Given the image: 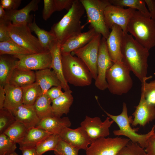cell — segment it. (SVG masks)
Here are the masks:
<instances>
[{
  "label": "cell",
  "instance_id": "1",
  "mask_svg": "<svg viewBox=\"0 0 155 155\" xmlns=\"http://www.w3.org/2000/svg\"><path fill=\"white\" fill-rule=\"evenodd\" d=\"M121 51L123 61L142 83L151 78L147 77L149 50L139 43L133 36L124 35Z\"/></svg>",
  "mask_w": 155,
  "mask_h": 155
},
{
  "label": "cell",
  "instance_id": "2",
  "mask_svg": "<svg viewBox=\"0 0 155 155\" xmlns=\"http://www.w3.org/2000/svg\"><path fill=\"white\" fill-rule=\"evenodd\" d=\"M84 8L80 0H74L71 8L58 22L54 24L51 31L61 45L68 39L82 32L80 19Z\"/></svg>",
  "mask_w": 155,
  "mask_h": 155
},
{
  "label": "cell",
  "instance_id": "3",
  "mask_svg": "<svg viewBox=\"0 0 155 155\" xmlns=\"http://www.w3.org/2000/svg\"><path fill=\"white\" fill-rule=\"evenodd\" d=\"M61 54L63 74L67 82L77 87L90 85L92 77L83 61L70 53Z\"/></svg>",
  "mask_w": 155,
  "mask_h": 155
},
{
  "label": "cell",
  "instance_id": "4",
  "mask_svg": "<svg viewBox=\"0 0 155 155\" xmlns=\"http://www.w3.org/2000/svg\"><path fill=\"white\" fill-rule=\"evenodd\" d=\"M127 30L139 43L149 50L155 46V20L136 10Z\"/></svg>",
  "mask_w": 155,
  "mask_h": 155
},
{
  "label": "cell",
  "instance_id": "5",
  "mask_svg": "<svg viewBox=\"0 0 155 155\" xmlns=\"http://www.w3.org/2000/svg\"><path fill=\"white\" fill-rule=\"evenodd\" d=\"M107 116L111 119L118 126L119 129L115 130L113 133L115 135H124L129 138L133 143L139 144L142 148H145L147 141L150 137L155 132V125H154L150 131L146 134H140L136 132L139 128H132L131 126L133 121L132 116H128L126 104L123 103L122 111L121 113L117 115H112L103 109Z\"/></svg>",
  "mask_w": 155,
  "mask_h": 155
},
{
  "label": "cell",
  "instance_id": "6",
  "mask_svg": "<svg viewBox=\"0 0 155 155\" xmlns=\"http://www.w3.org/2000/svg\"><path fill=\"white\" fill-rule=\"evenodd\" d=\"M130 70L122 61L113 63L106 75L107 88L111 94L121 95L127 93L132 88L133 81Z\"/></svg>",
  "mask_w": 155,
  "mask_h": 155
},
{
  "label": "cell",
  "instance_id": "7",
  "mask_svg": "<svg viewBox=\"0 0 155 155\" xmlns=\"http://www.w3.org/2000/svg\"><path fill=\"white\" fill-rule=\"evenodd\" d=\"M86 12L88 20L91 28L106 39L110 32L104 20V10L111 5L109 0H80Z\"/></svg>",
  "mask_w": 155,
  "mask_h": 155
},
{
  "label": "cell",
  "instance_id": "8",
  "mask_svg": "<svg viewBox=\"0 0 155 155\" xmlns=\"http://www.w3.org/2000/svg\"><path fill=\"white\" fill-rule=\"evenodd\" d=\"M11 39L33 53L44 52L38 38L33 36L28 24L14 25L11 22L8 26Z\"/></svg>",
  "mask_w": 155,
  "mask_h": 155
},
{
  "label": "cell",
  "instance_id": "9",
  "mask_svg": "<svg viewBox=\"0 0 155 155\" xmlns=\"http://www.w3.org/2000/svg\"><path fill=\"white\" fill-rule=\"evenodd\" d=\"M129 141L121 137H101L92 142L86 150V155H117Z\"/></svg>",
  "mask_w": 155,
  "mask_h": 155
},
{
  "label": "cell",
  "instance_id": "10",
  "mask_svg": "<svg viewBox=\"0 0 155 155\" xmlns=\"http://www.w3.org/2000/svg\"><path fill=\"white\" fill-rule=\"evenodd\" d=\"M101 36L97 33L89 43L72 52L86 65L95 80L97 76V60Z\"/></svg>",
  "mask_w": 155,
  "mask_h": 155
},
{
  "label": "cell",
  "instance_id": "11",
  "mask_svg": "<svg viewBox=\"0 0 155 155\" xmlns=\"http://www.w3.org/2000/svg\"><path fill=\"white\" fill-rule=\"evenodd\" d=\"M135 10L131 8L124 9V7L110 5L104 10L106 24L111 29L114 24L118 26L122 29L124 35L128 33V25Z\"/></svg>",
  "mask_w": 155,
  "mask_h": 155
},
{
  "label": "cell",
  "instance_id": "12",
  "mask_svg": "<svg viewBox=\"0 0 155 155\" xmlns=\"http://www.w3.org/2000/svg\"><path fill=\"white\" fill-rule=\"evenodd\" d=\"M16 57L18 59L16 69L37 71L51 68L52 58L50 51L21 55Z\"/></svg>",
  "mask_w": 155,
  "mask_h": 155
},
{
  "label": "cell",
  "instance_id": "13",
  "mask_svg": "<svg viewBox=\"0 0 155 155\" xmlns=\"http://www.w3.org/2000/svg\"><path fill=\"white\" fill-rule=\"evenodd\" d=\"M113 63L108 53L106 39L102 37L100 40L98 53L97 64V76L94 83L95 86L98 89L104 90L107 88L106 73Z\"/></svg>",
  "mask_w": 155,
  "mask_h": 155
},
{
  "label": "cell",
  "instance_id": "14",
  "mask_svg": "<svg viewBox=\"0 0 155 155\" xmlns=\"http://www.w3.org/2000/svg\"><path fill=\"white\" fill-rule=\"evenodd\" d=\"M110 119L108 117L102 122L99 117L91 118L86 115L80 125L85 130L92 142L100 137L109 135V128L114 122L113 120L110 121Z\"/></svg>",
  "mask_w": 155,
  "mask_h": 155
},
{
  "label": "cell",
  "instance_id": "15",
  "mask_svg": "<svg viewBox=\"0 0 155 155\" xmlns=\"http://www.w3.org/2000/svg\"><path fill=\"white\" fill-rule=\"evenodd\" d=\"M59 135L60 139L79 150H86L92 142L85 130L81 126L74 129L65 127Z\"/></svg>",
  "mask_w": 155,
  "mask_h": 155
},
{
  "label": "cell",
  "instance_id": "16",
  "mask_svg": "<svg viewBox=\"0 0 155 155\" xmlns=\"http://www.w3.org/2000/svg\"><path fill=\"white\" fill-rule=\"evenodd\" d=\"M108 38L106 39V45L110 58L113 63L123 61L121 51L122 40L124 35L121 28L114 24Z\"/></svg>",
  "mask_w": 155,
  "mask_h": 155
},
{
  "label": "cell",
  "instance_id": "17",
  "mask_svg": "<svg viewBox=\"0 0 155 155\" xmlns=\"http://www.w3.org/2000/svg\"><path fill=\"white\" fill-rule=\"evenodd\" d=\"M40 0H32L23 8L19 10L6 11V16L4 19L7 20L14 25L28 24L32 22L34 18L30 13L35 11L38 8Z\"/></svg>",
  "mask_w": 155,
  "mask_h": 155
},
{
  "label": "cell",
  "instance_id": "18",
  "mask_svg": "<svg viewBox=\"0 0 155 155\" xmlns=\"http://www.w3.org/2000/svg\"><path fill=\"white\" fill-rule=\"evenodd\" d=\"M135 107V110L132 114L134 117L132 126L139 125L144 127L155 119V106L148 103L142 93L139 103Z\"/></svg>",
  "mask_w": 155,
  "mask_h": 155
},
{
  "label": "cell",
  "instance_id": "19",
  "mask_svg": "<svg viewBox=\"0 0 155 155\" xmlns=\"http://www.w3.org/2000/svg\"><path fill=\"white\" fill-rule=\"evenodd\" d=\"M97 33L91 28L87 32L70 38L61 45V53H70L82 47L89 43Z\"/></svg>",
  "mask_w": 155,
  "mask_h": 155
},
{
  "label": "cell",
  "instance_id": "20",
  "mask_svg": "<svg viewBox=\"0 0 155 155\" xmlns=\"http://www.w3.org/2000/svg\"><path fill=\"white\" fill-rule=\"evenodd\" d=\"M12 112L16 120L23 123L28 129L36 127L40 120L34 105L23 104Z\"/></svg>",
  "mask_w": 155,
  "mask_h": 155
},
{
  "label": "cell",
  "instance_id": "21",
  "mask_svg": "<svg viewBox=\"0 0 155 155\" xmlns=\"http://www.w3.org/2000/svg\"><path fill=\"white\" fill-rule=\"evenodd\" d=\"M71 122L68 117L54 116L41 119L37 126V128L44 129L53 134H59L65 127H69Z\"/></svg>",
  "mask_w": 155,
  "mask_h": 155
},
{
  "label": "cell",
  "instance_id": "22",
  "mask_svg": "<svg viewBox=\"0 0 155 155\" xmlns=\"http://www.w3.org/2000/svg\"><path fill=\"white\" fill-rule=\"evenodd\" d=\"M61 45L57 40L53 44L50 49L52 58L51 68L55 71L60 80L62 89L65 91L70 89V88L63 74L60 50Z\"/></svg>",
  "mask_w": 155,
  "mask_h": 155
},
{
  "label": "cell",
  "instance_id": "23",
  "mask_svg": "<svg viewBox=\"0 0 155 155\" xmlns=\"http://www.w3.org/2000/svg\"><path fill=\"white\" fill-rule=\"evenodd\" d=\"M35 74V82L39 85L43 94H45L52 86H61L60 81L56 74L51 69L36 71Z\"/></svg>",
  "mask_w": 155,
  "mask_h": 155
},
{
  "label": "cell",
  "instance_id": "24",
  "mask_svg": "<svg viewBox=\"0 0 155 155\" xmlns=\"http://www.w3.org/2000/svg\"><path fill=\"white\" fill-rule=\"evenodd\" d=\"M52 134L45 130L32 127L28 129L25 136L18 143L19 149H22L35 147L40 142Z\"/></svg>",
  "mask_w": 155,
  "mask_h": 155
},
{
  "label": "cell",
  "instance_id": "25",
  "mask_svg": "<svg viewBox=\"0 0 155 155\" xmlns=\"http://www.w3.org/2000/svg\"><path fill=\"white\" fill-rule=\"evenodd\" d=\"M4 88L5 98L3 108L12 111L23 104L22 88L15 86L9 84H7Z\"/></svg>",
  "mask_w": 155,
  "mask_h": 155
},
{
  "label": "cell",
  "instance_id": "26",
  "mask_svg": "<svg viewBox=\"0 0 155 155\" xmlns=\"http://www.w3.org/2000/svg\"><path fill=\"white\" fill-rule=\"evenodd\" d=\"M18 59L9 55H0V86L3 87L9 84Z\"/></svg>",
  "mask_w": 155,
  "mask_h": 155
},
{
  "label": "cell",
  "instance_id": "27",
  "mask_svg": "<svg viewBox=\"0 0 155 155\" xmlns=\"http://www.w3.org/2000/svg\"><path fill=\"white\" fill-rule=\"evenodd\" d=\"M72 92L70 89L65 91L63 94L52 101V107L55 116L61 117L69 112L73 101Z\"/></svg>",
  "mask_w": 155,
  "mask_h": 155
},
{
  "label": "cell",
  "instance_id": "28",
  "mask_svg": "<svg viewBox=\"0 0 155 155\" xmlns=\"http://www.w3.org/2000/svg\"><path fill=\"white\" fill-rule=\"evenodd\" d=\"M28 25L31 31L34 32L37 35L44 52L50 51V49L57 39L54 34L51 31H48L40 28L36 24L35 19Z\"/></svg>",
  "mask_w": 155,
  "mask_h": 155
},
{
  "label": "cell",
  "instance_id": "29",
  "mask_svg": "<svg viewBox=\"0 0 155 155\" xmlns=\"http://www.w3.org/2000/svg\"><path fill=\"white\" fill-rule=\"evenodd\" d=\"M35 81V72L16 68L13 71L9 84L16 87L23 88Z\"/></svg>",
  "mask_w": 155,
  "mask_h": 155
},
{
  "label": "cell",
  "instance_id": "30",
  "mask_svg": "<svg viewBox=\"0 0 155 155\" xmlns=\"http://www.w3.org/2000/svg\"><path fill=\"white\" fill-rule=\"evenodd\" d=\"M52 101L46 94H42L34 104L36 114L41 120L54 116L51 103Z\"/></svg>",
  "mask_w": 155,
  "mask_h": 155
},
{
  "label": "cell",
  "instance_id": "31",
  "mask_svg": "<svg viewBox=\"0 0 155 155\" xmlns=\"http://www.w3.org/2000/svg\"><path fill=\"white\" fill-rule=\"evenodd\" d=\"M22 88L24 104L34 105L38 98L43 94L40 87L35 82Z\"/></svg>",
  "mask_w": 155,
  "mask_h": 155
},
{
  "label": "cell",
  "instance_id": "32",
  "mask_svg": "<svg viewBox=\"0 0 155 155\" xmlns=\"http://www.w3.org/2000/svg\"><path fill=\"white\" fill-rule=\"evenodd\" d=\"M33 54L19 46L11 40L0 42V55L7 54L16 57Z\"/></svg>",
  "mask_w": 155,
  "mask_h": 155
},
{
  "label": "cell",
  "instance_id": "33",
  "mask_svg": "<svg viewBox=\"0 0 155 155\" xmlns=\"http://www.w3.org/2000/svg\"><path fill=\"white\" fill-rule=\"evenodd\" d=\"M111 5L122 7H128L140 12L150 18V13L144 0H109Z\"/></svg>",
  "mask_w": 155,
  "mask_h": 155
},
{
  "label": "cell",
  "instance_id": "34",
  "mask_svg": "<svg viewBox=\"0 0 155 155\" xmlns=\"http://www.w3.org/2000/svg\"><path fill=\"white\" fill-rule=\"evenodd\" d=\"M28 129L24 124L16 120L3 133L13 141L18 144L24 137Z\"/></svg>",
  "mask_w": 155,
  "mask_h": 155
},
{
  "label": "cell",
  "instance_id": "35",
  "mask_svg": "<svg viewBox=\"0 0 155 155\" xmlns=\"http://www.w3.org/2000/svg\"><path fill=\"white\" fill-rule=\"evenodd\" d=\"M60 139L58 134H52L47 137L35 147L38 155H41L49 151H54Z\"/></svg>",
  "mask_w": 155,
  "mask_h": 155
},
{
  "label": "cell",
  "instance_id": "36",
  "mask_svg": "<svg viewBox=\"0 0 155 155\" xmlns=\"http://www.w3.org/2000/svg\"><path fill=\"white\" fill-rule=\"evenodd\" d=\"M16 143L4 133L0 134V155H18Z\"/></svg>",
  "mask_w": 155,
  "mask_h": 155
},
{
  "label": "cell",
  "instance_id": "37",
  "mask_svg": "<svg viewBox=\"0 0 155 155\" xmlns=\"http://www.w3.org/2000/svg\"><path fill=\"white\" fill-rule=\"evenodd\" d=\"M16 121L11 111L4 108L0 109V134L3 133Z\"/></svg>",
  "mask_w": 155,
  "mask_h": 155
},
{
  "label": "cell",
  "instance_id": "38",
  "mask_svg": "<svg viewBox=\"0 0 155 155\" xmlns=\"http://www.w3.org/2000/svg\"><path fill=\"white\" fill-rule=\"evenodd\" d=\"M79 150L60 138L54 151L56 155H78Z\"/></svg>",
  "mask_w": 155,
  "mask_h": 155
},
{
  "label": "cell",
  "instance_id": "39",
  "mask_svg": "<svg viewBox=\"0 0 155 155\" xmlns=\"http://www.w3.org/2000/svg\"><path fill=\"white\" fill-rule=\"evenodd\" d=\"M144 149L138 143L129 142L120 151L117 155H147Z\"/></svg>",
  "mask_w": 155,
  "mask_h": 155
},
{
  "label": "cell",
  "instance_id": "40",
  "mask_svg": "<svg viewBox=\"0 0 155 155\" xmlns=\"http://www.w3.org/2000/svg\"><path fill=\"white\" fill-rule=\"evenodd\" d=\"M42 17L44 20L49 19L55 11L54 0H44Z\"/></svg>",
  "mask_w": 155,
  "mask_h": 155
},
{
  "label": "cell",
  "instance_id": "41",
  "mask_svg": "<svg viewBox=\"0 0 155 155\" xmlns=\"http://www.w3.org/2000/svg\"><path fill=\"white\" fill-rule=\"evenodd\" d=\"M10 22L5 19L0 20V42L11 40L8 32V26Z\"/></svg>",
  "mask_w": 155,
  "mask_h": 155
},
{
  "label": "cell",
  "instance_id": "42",
  "mask_svg": "<svg viewBox=\"0 0 155 155\" xmlns=\"http://www.w3.org/2000/svg\"><path fill=\"white\" fill-rule=\"evenodd\" d=\"M74 0H54L55 11H59L64 9L68 11L72 7Z\"/></svg>",
  "mask_w": 155,
  "mask_h": 155
},
{
  "label": "cell",
  "instance_id": "43",
  "mask_svg": "<svg viewBox=\"0 0 155 155\" xmlns=\"http://www.w3.org/2000/svg\"><path fill=\"white\" fill-rule=\"evenodd\" d=\"M21 0H1L0 5L6 11L17 10L20 6Z\"/></svg>",
  "mask_w": 155,
  "mask_h": 155
},
{
  "label": "cell",
  "instance_id": "44",
  "mask_svg": "<svg viewBox=\"0 0 155 155\" xmlns=\"http://www.w3.org/2000/svg\"><path fill=\"white\" fill-rule=\"evenodd\" d=\"M62 88L61 86H54L49 89L45 94L52 101L63 94V92L61 90Z\"/></svg>",
  "mask_w": 155,
  "mask_h": 155
},
{
  "label": "cell",
  "instance_id": "45",
  "mask_svg": "<svg viewBox=\"0 0 155 155\" xmlns=\"http://www.w3.org/2000/svg\"><path fill=\"white\" fill-rule=\"evenodd\" d=\"M145 148L147 155H155V132L148 139Z\"/></svg>",
  "mask_w": 155,
  "mask_h": 155
},
{
  "label": "cell",
  "instance_id": "46",
  "mask_svg": "<svg viewBox=\"0 0 155 155\" xmlns=\"http://www.w3.org/2000/svg\"><path fill=\"white\" fill-rule=\"evenodd\" d=\"M141 93L145 97L150 92L155 90V80L148 83L145 81L142 83Z\"/></svg>",
  "mask_w": 155,
  "mask_h": 155
},
{
  "label": "cell",
  "instance_id": "47",
  "mask_svg": "<svg viewBox=\"0 0 155 155\" xmlns=\"http://www.w3.org/2000/svg\"><path fill=\"white\" fill-rule=\"evenodd\" d=\"M148 8L150 18L155 20V0H144Z\"/></svg>",
  "mask_w": 155,
  "mask_h": 155
},
{
  "label": "cell",
  "instance_id": "48",
  "mask_svg": "<svg viewBox=\"0 0 155 155\" xmlns=\"http://www.w3.org/2000/svg\"><path fill=\"white\" fill-rule=\"evenodd\" d=\"M21 150L22 155H38L35 147L25 148Z\"/></svg>",
  "mask_w": 155,
  "mask_h": 155
},
{
  "label": "cell",
  "instance_id": "49",
  "mask_svg": "<svg viewBox=\"0 0 155 155\" xmlns=\"http://www.w3.org/2000/svg\"><path fill=\"white\" fill-rule=\"evenodd\" d=\"M145 98L148 103L155 106V90L149 92Z\"/></svg>",
  "mask_w": 155,
  "mask_h": 155
},
{
  "label": "cell",
  "instance_id": "50",
  "mask_svg": "<svg viewBox=\"0 0 155 155\" xmlns=\"http://www.w3.org/2000/svg\"><path fill=\"white\" fill-rule=\"evenodd\" d=\"M5 98V93L4 88L0 86V109L3 108Z\"/></svg>",
  "mask_w": 155,
  "mask_h": 155
},
{
  "label": "cell",
  "instance_id": "51",
  "mask_svg": "<svg viewBox=\"0 0 155 155\" xmlns=\"http://www.w3.org/2000/svg\"><path fill=\"white\" fill-rule=\"evenodd\" d=\"M6 11L0 4V20L4 19L6 16Z\"/></svg>",
  "mask_w": 155,
  "mask_h": 155
}]
</instances>
